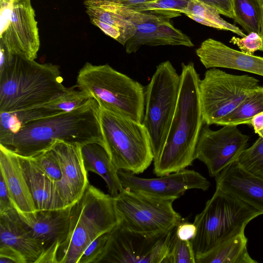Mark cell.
Instances as JSON below:
<instances>
[{
  "instance_id": "cell-16",
  "label": "cell",
  "mask_w": 263,
  "mask_h": 263,
  "mask_svg": "<svg viewBox=\"0 0 263 263\" xmlns=\"http://www.w3.org/2000/svg\"><path fill=\"white\" fill-rule=\"evenodd\" d=\"M72 205L59 209L18 213L21 218L30 228L35 238L43 246L44 252L37 263H57L59 247L66 240L68 234Z\"/></svg>"
},
{
  "instance_id": "cell-9",
  "label": "cell",
  "mask_w": 263,
  "mask_h": 263,
  "mask_svg": "<svg viewBox=\"0 0 263 263\" xmlns=\"http://www.w3.org/2000/svg\"><path fill=\"white\" fill-rule=\"evenodd\" d=\"M175 200L123 188L115 197L118 223L143 234L170 231L182 222L181 215L173 208Z\"/></svg>"
},
{
  "instance_id": "cell-15",
  "label": "cell",
  "mask_w": 263,
  "mask_h": 263,
  "mask_svg": "<svg viewBox=\"0 0 263 263\" xmlns=\"http://www.w3.org/2000/svg\"><path fill=\"white\" fill-rule=\"evenodd\" d=\"M118 174L124 189L163 198L176 200L189 190L205 191L211 185L199 173L186 168L157 178H141L123 170Z\"/></svg>"
},
{
  "instance_id": "cell-4",
  "label": "cell",
  "mask_w": 263,
  "mask_h": 263,
  "mask_svg": "<svg viewBox=\"0 0 263 263\" xmlns=\"http://www.w3.org/2000/svg\"><path fill=\"white\" fill-rule=\"evenodd\" d=\"M118 223L115 198L89 183L71 207L68 234L59 247L57 263H78L95 239Z\"/></svg>"
},
{
  "instance_id": "cell-21",
  "label": "cell",
  "mask_w": 263,
  "mask_h": 263,
  "mask_svg": "<svg viewBox=\"0 0 263 263\" xmlns=\"http://www.w3.org/2000/svg\"><path fill=\"white\" fill-rule=\"evenodd\" d=\"M0 170L12 201L18 213L35 212L37 210L23 173L18 155L1 144Z\"/></svg>"
},
{
  "instance_id": "cell-34",
  "label": "cell",
  "mask_w": 263,
  "mask_h": 263,
  "mask_svg": "<svg viewBox=\"0 0 263 263\" xmlns=\"http://www.w3.org/2000/svg\"><path fill=\"white\" fill-rule=\"evenodd\" d=\"M170 256L171 263H196V255L191 241L180 239L175 231L172 236Z\"/></svg>"
},
{
  "instance_id": "cell-18",
  "label": "cell",
  "mask_w": 263,
  "mask_h": 263,
  "mask_svg": "<svg viewBox=\"0 0 263 263\" xmlns=\"http://www.w3.org/2000/svg\"><path fill=\"white\" fill-rule=\"evenodd\" d=\"M196 53L207 69L226 68L263 77V57L244 53L215 39L202 42Z\"/></svg>"
},
{
  "instance_id": "cell-38",
  "label": "cell",
  "mask_w": 263,
  "mask_h": 263,
  "mask_svg": "<svg viewBox=\"0 0 263 263\" xmlns=\"http://www.w3.org/2000/svg\"><path fill=\"white\" fill-rule=\"evenodd\" d=\"M197 228L194 223L181 222L176 228L175 233L181 240L191 241L195 237Z\"/></svg>"
},
{
  "instance_id": "cell-29",
  "label": "cell",
  "mask_w": 263,
  "mask_h": 263,
  "mask_svg": "<svg viewBox=\"0 0 263 263\" xmlns=\"http://www.w3.org/2000/svg\"><path fill=\"white\" fill-rule=\"evenodd\" d=\"M235 22L249 33H260L263 16V0H233Z\"/></svg>"
},
{
  "instance_id": "cell-8",
  "label": "cell",
  "mask_w": 263,
  "mask_h": 263,
  "mask_svg": "<svg viewBox=\"0 0 263 263\" xmlns=\"http://www.w3.org/2000/svg\"><path fill=\"white\" fill-rule=\"evenodd\" d=\"M180 75L169 61L159 64L145 88L142 124L151 140L154 161L165 144L176 110L180 86Z\"/></svg>"
},
{
  "instance_id": "cell-3",
  "label": "cell",
  "mask_w": 263,
  "mask_h": 263,
  "mask_svg": "<svg viewBox=\"0 0 263 263\" xmlns=\"http://www.w3.org/2000/svg\"><path fill=\"white\" fill-rule=\"evenodd\" d=\"M59 66L14 55L0 75V112L42 107L67 92Z\"/></svg>"
},
{
  "instance_id": "cell-41",
  "label": "cell",
  "mask_w": 263,
  "mask_h": 263,
  "mask_svg": "<svg viewBox=\"0 0 263 263\" xmlns=\"http://www.w3.org/2000/svg\"><path fill=\"white\" fill-rule=\"evenodd\" d=\"M14 57V55L9 53L5 46L0 43V75L12 65Z\"/></svg>"
},
{
  "instance_id": "cell-40",
  "label": "cell",
  "mask_w": 263,
  "mask_h": 263,
  "mask_svg": "<svg viewBox=\"0 0 263 263\" xmlns=\"http://www.w3.org/2000/svg\"><path fill=\"white\" fill-rule=\"evenodd\" d=\"M15 208L3 176L0 175V214Z\"/></svg>"
},
{
  "instance_id": "cell-28",
  "label": "cell",
  "mask_w": 263,
  "mask_h": 263,
  "mask_svg": "<svg viewBox=\"0 0 263 263\" xmlns=\"http://www.w3.org/2000/svg\"><path fill=\"white\" fill-rule=\"evenodd\" d=\"M263 111V85L257 86L230 114L221 119L220 125L250 124L251 119Z\"/></svg>"
},
{
  "instance_id": "cell-14",
  "label": "cell",
  "mask_w": 263,
  "mask_h": 263,
  "mask_svg": "<svg viewBox=\"0 0 263 263\" xmlns=\"http://www.w3.org/2000/svg\"><path fill=\"white\" fill-rule=\"evenodd\" d=\"M249 139L236 125H223L221 128L213 130L209 125H203L195 149V159L202 162L209 175L215 177L237 161L247 148Z\"/></svg>"
},
{
  "instance_id": "cell-45",
  "label": "cell",
  "mask_w": 263,
  "mask_h": 263,
  "mask_svg": "<svg viewBox=\"0 0 263 263\" xmlns=\"http://www.w3.org/2000/svg\"><path fill=\"white\" fill-rule=\"evenodd\" d=\"M13 1V0H12V1Z\"/></svg>"
},
{
  "instance_id": "cell-5",
  "label": "cell",
  "mask_w": 263,
  "mask_h": 263,
  "mask_svg": "<svg viewBox=\"0 0 263 263\" xmlns=\"http://www.w3.org/2000/svg\"><path fill=\"white\" fill-rule=\"evenodd\" d=\"M76 86L90 94L100 106L142 123L144 87L108 64L86 62L78 72Z\"/></svg>"
},
{
  "instance_id": "cell-7",
  "label": "cell",
  "mask_w": 263,
  "mask_h": 263,
  "mask_svg": "<svg viewBox=\"0 0 263 263\" xmlns=\"http://www.w3.org/2000/svg\"><path fill=\"white\" fill-rule=\"evenodd\" d=\"M262 213L241 200L216 187L194 223L197 232L191 240L195 255L203 254L227 238L245 230Z\"/></svg>"
},
{
  "instance_id": "cell-35",
  "label": "cell",
  "mask_w": 263,
  "mask_h": 263,
  "mask_svg": "<svg viewBox=\"0 0 263 263\" xmlns=\"http://www.w3.org/2000/svg\"><path fill=\"white\" fill-rule=\"evenodd\" d=\"M109 232L95 239L85 249L78 263H96L106 246Z\"/></svg>"
},
{
  "instance_id": "cell-10",
  "label": "cell",
  "mask_w": 263,
  "mask_h": 263,
  "mask_svg": "<svg viewBox=\"0 0 263 263\" xmlns=\"http://www.w3.org/2000/svg\"><path fill=\"white\" fill-rule=\"evenodd\" d=\"M259 82L248 74H230L217 68L206 70L199 83L204 123L217 124L240 105Z\"/></svg>"
},
{
  "instance_id": "cell-39",
  "label": "cell",
  "mask_w": 263,
  "mask_h": 263,
  "mask_svg": "<svg viewBox=\"0 0 263 263\" xmlns=\"http://www.w3.org/2000/svg\"><path fill=\"white\" fill-rule=\"evenodd\" d=\"M0 263H26L24 258L11 248L0 246Z\"/></svg>"
},
{
  "instance_id": "cell-44",
  "label": "cell",
  "mask_w": 263,
  "mask_h": 263,
  "mask_svg": "<svg viewBox=\"0 0 263 263\" xmlns=\"http://www.w3.org/2000/svg\"><path fill=\"white\" fill-rule=\"evenodd\" d=\"M7 1H11L12 0H7Z\"/></svg>"
},
{
  "instance_id": "cell-6",
  "label": "cell",
  "mask_w": 263,
  "mask_h": 263,
  "mask_svg": "<svg viewBox=\"0 0 263 263\" xmlns=\"http://www.w3.org/2000/svg\"><path fill=\"white\" fill-rule=\"evenodd\" d=\"M99 120L104 148L116 168L136 175L146 170L154 156L142 123L101 106Z\"/></svg>"
},
{
  "instance_id": "cell-32",
  "label": "cell",
  "mask_w": 263,
  "mask_h": 263,
  "mask_svg": "<svg viewBox=\"0 0 263 263\" xmlns=\"http://www.w3.org/2000/svg\"><path fill=\"white\" fill-rule=\"evenodd\" d=\"M237 163L249 173L263 179V138L259 137L240 155Z\"/></svg>"
},
{
  "instance_id": "cell-11",
  "label": "cell",
  "mask_w": 263,
  "mask_h": 263,
  "mask_svg": "<svg viewBox=\"0 0 263 263\" xmlns=\"http://www.w3.org/2000/svg\"><path fill=\"white\" fill-rule=\"evenodd\" d=\"M176 228L160 233L143 234L118 223L109 232L96 263H171L170 244Z\"/></svg>"
},
{
  "instance_id": "cell-19",
  "label": "cell",
  "mask_w": 263,
  "mask_h": 263,
  "mask_svg": "<svg viewBox=\"0 0 263 263\" xmlns=\"http://www.w3.org/2000/svg\"><path fill=\"white\" fill-rule=\"evenodd\" d=\"M216 187L252 206L263 214V179L234 162L215 177Z\"/></svg>"
},
{
  "instance_id": "cell-23",
  "label": "cell",
  "mask_w": 263,
  "mask_h": 263,
  "mask_svg": "<svg viewBox=\"0 0 263 263\" xmlns=\"http://www.w3.org/2000/svg\"><path fill=\"white\" fill-rule=\"evenodd\" d=\"M84 4L91 23L122 45L135 34L134 24L106 2L85 0Z\"/></svg>"
},
{
  "instance_id": "cell-36",
  "label": "cell",
  "mask_w": 263,
  "mask_h": 263,
  "mask_svg": "<svg viewBox=\"0 0 263 263\" xmlns=\"http://www.w3.org/2000/svg\"><path fill=\"white\" fill-rule=\"evenodd\" d=\"M230 42L237 45L240 51L249 55H254L255 51L262 47V41L259 33L251 32L241 38L233 36Z\"/></svg>"
},
{
  "instance_id": "cell-17",
  "label": "cell",
  "mask_w": 263,
  "mask_h": 263,
  "mask_svg": "<svg viewBox=\"0 0 263 263\" xmlns=\"http://www.w3.org/2000/svg\"><path fill=\"white\" fill-rule=\"evenodd\" d=\"M59 161L62 173L57 187L64 206L72 205L89 184L82 155V146L56 140L50 147Z\"/></svg>"
},
{
  "instance_id": "cell-20",
  "label": "cell",
  "mask_w": 263,
  "mask_h": 263,
  "mask_svg": "<svg viewBox=\"0 0 263 263\" xmlns=\"http://www.w3.org/2000/svg\"><path fill=\"white\" fill-rule=\"evenodd\" d=\"M0 246L15 250L26 263H37L44 249L15 208L0 214Z\"/></svg>"
},
{
  "instance_id": "cell-37",
  "label": "cell",
  "mask_w": 263,
  "mask_h": 263,
  "mask_svg": "<svg viewBox=\"0 0 263 263\" xmlns=\"http://www.w3.org/2000/svg\"><path fill=\"white\" fill-rule=\"evenodd\" d=\"M212 8L220 14L234 18L233 0H198Z\"/></svg>"
},
{
  "instance_id": "cell-27",
  "label": "cell",
  "mask_w": 263,
  "mask_h": 263,
  "mask_svg": "<svg viewBox=\"0 0 263 263\" xmlns=\"http://www.w3.org/2000/svg\"><path fill=\"white\" fill-rule=\"evenodd\" d=\"M183 13L202 25L230 31L241 37L246 36L238 27L223 19L215 9L198 0H191Z\"/></svg>"
},
{
  "instance_id": "cell-22",
  "label": "cell",
  "mask_w": 263,
  "mask_h": 263,
  "mask_svg": "<svg viewBox=\"0 0 263 263\" xmlns=\"http://www.w3.org/2000/svg\"><path fill=\"white\" fill-rule=\"evenodd\" d=\"M18 156L36 210L65 207L55 182L40 169L31 157Z\"/></svg>"
},
{
  "instance_id": "cell-12",
  "label": "cell",
  "mask_w": 263,
  "mask_h": 263,
  "mask_svg": "<svg viewBox=\"0 0 263 263\" xmlns=\"http://www.w3.org/2000/svg\"><path fill=\"white\" fill-rule=\"evenodd\" d=\"M0 43L13 55L35 60L40 46L37 22L30 0H13L1 8Z\"/></svg>"
},
{
  "instance_id": "cell-1",
  "label": "cell",
  "mask_w": 263,
  "mask_h": 263,
  "mask_svg": "<svg viewBox=\"0 0 263 263\" xmlns=\"http://www.w3.org/2000/svg\"><path fill=\"white\" fill-rule=\"evenodd\" d=\"M100 106L93 99L73 111L34 121L17 132L0 137V144L18 155L31 157L49 148L56 140L82 146L97 143L104 147Z\"/></svg>"
},
{
  "instance_id": "cell-30",
  "label": "cell",
  "mask_w": 263,
  "mask_h": 263,
  "mask_svg": "<svg viewBox=\"0 0 263 263\" xmlns=\"http://www.w3.org/2000/svg\"><path fill=\"white\" fill-rule=\"evenodd\" d=\"M191 0H154L128 7L140 12H147L168 18L181 16Z\"/></svg>"
},
{
  "instance_id": "cell-42",
  "label": "cell",
  "mask_w": 263,
  "mask_h": 263,
  "mask_svg": "<svg viewBox=\"0 0 263 263\" xmlns=\"http://www.w3.org/2000/svg\"><path fill=\"white\" fill-rule=\"evenodd\" d=\"M250 125L259 137L263 138V111L256 115L251 120Z\"/></svg>"
},
{
  "instance_id": "cell-26",
  "label": "cell",
  "mask_w": 263,
  "mask_h": 263,
  "mask_svg": "<svg viewBox=\"0 0 263 263\" xmlns=\"http://www.w3.org/2000/svg\"><path fill=\"white\" fill-rule=\"evenodd\" d=\"M61 112L44 106L11 112H0V137L15 133L34 121Z\"/></svg>"
},
{
  "instance_id": "cell-43",
  "label": "cell",
  "mask_w": 263,
  "mask_h": 263,
  "mask_svg": "<svg viewBox=\"0 0 263 263\" xmlns=\"http://www.w3.org/2000/svg\"><path fill=\"white\" fill-rule=\"evenodd\" d=\"M259 34H260V36L262 39V47L260 49V51H263V16H262V23H261V29H260Z\"/></svg>"
},
{
  "instance_id": "cell-2",
  "label": "cell",
  "mask_w": 263,
  "mask_h": 263,
  "mask_svg": "<svg viewBox=\"0 0 263 263\" xmlns=\"http://www.w3.org/2000/svg\"><path fill=\"white\" fill-rule=\"evenodd\" d=\"M180 86L175 114L159 158L154 161L158 177L180 171L192 165L204 121L201 108L200 77L194 63L181 64Z\"/></svg>"
},
{
  "instance_id": "cell-25",
  "label": "cell",
  "mask_w": 263,
  "mask_h": 263,
  "mask_svg": "<svg viewBox=\"0 0 263 263\" xmlns=\"http://www.w3.org/2000/svg\"><path fill=\"white\" fill-rule=\"evenodd\" d=\"M245 230L218 243L206 252L196 256V263H257L249 255Z\"/></svg>"
},
{
  "instance_id": "cell-24",
  "label": "cell",
  "mask_w": 263,
  "mask_h": 263,
  "mask_svg": "<svg viewBox=\"0 0 263 263\" xmlns=\"http://www.w3.org/2000/svg\"><path fill=\"white\" fill-rule=\"evenodd\" d=\"M81 151L86 171L99 175L105 181L108 194L116 197L123 187L118 176V170L104 147L97 143H90L82 146Z\"/></svg>"
},
{
  "instance_id": "cell-13",
  "label": "cell",
  "mask_w": 263,
  "mask_h": 263,
  "mask_svg": "<svg viewBox=\"0 0 263 263\" xmlns=\"http://www.w3.org/2000/svg\"><path fill=\"white\" fill-rule=\"evenodd\" d=\"M103 2L131 21L136 27L135 34L125 45L127 53L136 52L143 45L194 46L188 36L172 24L170 18L147 12L137 11L119 4Z\"/></svg>"
},
{
  "instance_id": "cell-33",
  "label": "cell",
  "mask_w": 263,
  "mask_h": 263,
  "mask_svg": "<svg viewBox=\"0 0 263 263\" xmlns=\"http://www.w3.org/2000/svg\"><path fill=\"white\" fill-rule=\"evenodd\" d=\"M31 158L40 169L55 183L61 180V167L57 156L50 147Z\"/></svg>"
},
{
  "instance_id": "cell-31",
  "label": "cell",
  "mask_w": 263,
  "mask_h": 263,
  "mask_svg": "<svg viewBox=\"0 0 263 263\" xmlns=\"http://www.w3.org/2000/svg\"><path fill=\"white\" fill-rule=\"evenodd\" d=\"M75 87L69 88L67 92L43 106L62 112H69L86 105L93 99L88 93L78 88L76 89Z\"/></svg>"
}]
</instances>
